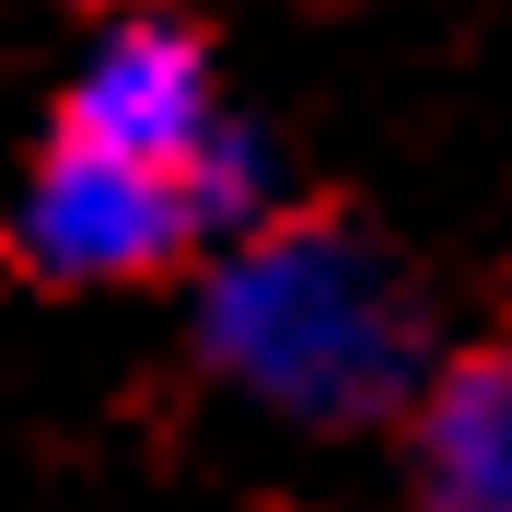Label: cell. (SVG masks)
<instances>
[{
  "instance_id": "277c9868",
  "label": "cell",
  "mask_w": 512,
  "mask_h": 512,
  "mask_svg": "<svg viewBox=\"0 0 512 512\" xmlns=\"http://www.w3.org/2000/svg\"><path fill=\"white\" fill-rule=\"evenodd\" d=\"M419 512H512V350H466L408 408Z\"/></svg>"
},
{
  "instance_id": "6da1fadb",
  "label": "cell",
  "mask_w": 512,
  "mask_h": 512,
  "mask_svg": "<svg viewBox=\"0 0 512 512\" xmlns=\"http://www.w3.org/2000/svg\"><path fill=\"white\" fill-rule=\"evenodd\" d=\"M198 361L291 431H373L419 408L431 315H419V280L361 222L303 210V222L222 245L198 291Z\"/></svg>"
},
{
  "instance_id": "3957f363",
  "label": "cell",
  "mask_w": 512,
  "mask_h": 512,
  "mask_svg": "<svg viewBox=\"0 0 512 512\" xmlns=\"http://www.w3.org/2000/svg\"><path fill=\"white\" fill-rule=\"evenodd\" d=\"M210 128H222L210 47L187 24H163V12H117L59 105V140H94V152H128V163H187Z\"/></svg>"
},
{
  "instance_id": "8992f818",
  "label": "cell",
  "mask_w": 512,
  "mask_h": 512,
  "mask_svg": "<svg viewBox=\"0 0 512 512\" xmlns=\"http://www.w3.org/2000/svg\"><path fill=\"white\" fill-rule=\"evenodd\" d=\"M94 12H152V0H94Z\"/></svg>"
},
{
  "instance_id": "5b68a950",
  "label": "cell",
  "mask_w": 512,
  "mask_h": 512,
  "mask_svg": "<svg viewBox=\"0 0 512 512\" xmlns=\"http://www.w3.org/2000/svg\"><path fill=\"white\" fill-rule=\"evenodd\" d=\"M175 175H187L198 233H222V245H245V233H268V222H280V152H268L245 117H222L187 163H175Z\"/></svg>"
},
{
  "instance_id": "7a4b0ae2",
  "label": "cell",
  "mask_w": 512,
  "mask_h": 512,
  "mask_svg": "<svg viewBox=\"0 0 512 512\" xmlns=\"http://www.w3.org/2000/svg\"><path fill=\"white\" fill-rule=\"evenodd\" d=\"M198 245V210H187V175L175 163H128L94 152V140H59L35 163L24 210H12V256L59 291H117V280H152L163 256Z\"/></svg>"
}]
</instances>
